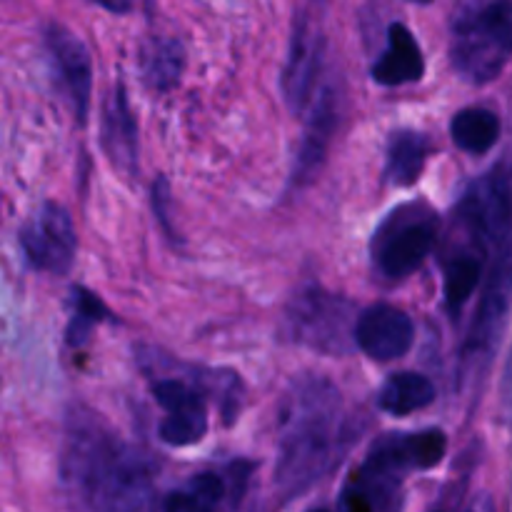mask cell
Segmentation results:
<instances>
[{"label":"cell","instance_id":"cell-1","mask_svg":"<svg viewBox=\"0 0 512 512\" xmlns=\"http://www.w3.org/2000/svg\"><path fill=\"white\" fill-rule=\"evenodd\" d=\"M158 463L120 438L103 418L73 410L60 448V485L90 510H138L155 505Z\"/></svg>","mask_w":512,"mask_h":512},{"label":"cell","instance_id":"cell-2","mask_svg":"<svg viewBox=\"0 0 512 512\" xmlns=\"http://www.w3.org/2000/svg\"><path fill=\"white\" fill-rule=\"evenodd\" d=\"M350 428L343 395L325 378H300L280 408L275 488L283 500L308 493L343 458Z\"/></svg>","mask_w":512,"mask_h":512},{"label":"cell","instance_id":"cell-3","mask_svg":"<svg viewBox=\"0 0 512 512\" xmlns=\"http://www.w3.org/2000/svg\"><path fill=\"white\" fill-rule=\"evenodd\" d=\"M448 453V435L440 428L390 433L375 440L368 458L355 468L340 493L343 510H395L403 505V483L410 473L430 470Z\"/></svg>","mask_w":512,"mask_h":512},{"label":"cell","instance_id":"cell-4","mask_svg":"<svg viewBox=\"0 0 512 512\" xmlns=\"http://www.w3.org/2000/svg\"><path fill=\"white\" fill-rule=\"evenodd\" d=\"M512 58V0H460L450 18V63L470 85L498 78Z\"/></svg>","mask_w":512,"mask_h":512},{"label":"cell","instance_id":"cell-5","mask_svg":"<svg viewBox=\"0 0 512 512\" xmlns=\"http://www.w3.org/2000/svg\"><path fill=\"white\" fill-rule=\"evenodd\" d=\"M238 378L233 373H170L158 368L153 378V398L165 410L160 420L158 435L170 448H188L208 433V395H215L220 408L228 413L233 423V413L238 408Z\"/></svg>","mask_w":512,"mask_h":512},{"label":"cell","instance_id":"cell-6","mask_svg":"<svg viewBox=\"0 0 512 512\" xmlns=\"http://www.w3.org/2000/svg\"><path fill=\"white\" fill-rule=\"evenodd\" d=\"M512 240V175L495 168L468 185L455 205L445 253H470L488 260Z\"/></svg>","mask_w":512,"mask_h":512},{"label":"cell","instance_id":"cell-7","mask_svg":"<svg viewBox=\"0 0 512 512\" xmlns=\"http://www.w3.org/2000/svg\"><path fill=\"white\" fill-rule=\"evenodd\" d=\"M360 310L343 293H330L323 285H305L285 308L283 333L295 345L323 355H348L358 348L355 328Z\"/></svg>","mask_w":512,"mask_h":512},{"label":"cell","instance_id":"cell-8","mask_svg":"<svg viewBox=\"0 0 512 512\" xmlns=\"http://www.w3.org/2000/svg\"><path fill=\"white\" fill-rule=\"evenodd\" d=\"M440 240V215L425 200L390 210L370 238V260L378 275L405 280L430 258Z\"/></svg>","mask_w":512,"mask_h":512},{"label":"cell","instance_id":"cell-9","mask_svg":"<svg viewBox=\"0 0 512 512\" xmlns=\"http://www.w3.org/2000/svg\"><path fill=\"white\" fill-rule=\"evenodd\" d=\"M512 308V240L500 250V258L490 273L485 295L480 300L478 315L470 325L465 343L460 348V363L463 373L478 375L485 373L488 363L493 360L498 340L503 338L505 323Z\"/></svg>","mask_w":512,"mask_h":512},{"label":"cell","instance_id":"cell-10","mask_svg":"<svg viewBox=\"0 0 512 512\" xmlns=\"http://www.w3.org/2000/svg\"><path fill=\"white\" fill-rule=\"evenodd\" d=\"M20 248L33 268L65 275L75 263L78 235L68 210L58 203H40L20 225Z\"/></svg>","mask_w":512,"mask_h":512},{"label":"cell","instance_id":"cell-11","mask_svg":"<svg viewBox=\"0 0 512 512\" xmlns=\"http://www.w3.org/2000/svg\"><path fill=\"white\" fill-rule=\"evenodd\" d=\"M325 70V35L323 28L308 13L295 20L293 38H290L288 58H285L280 90L295 115H305L318 90L323 88Z\"/></svg>","mask_w":512,"mask_h":512},{"label":"cell","instance_id":"cell-12","mask_svg":"<svg viewBox=\"0 0 512 512\" xmlns=\"http://www.w3.org/2000/svg\"><path fill=\"white\" fill-rule=\"evenodd\" d=\"M45 48H48L53 68L58 73L60 85L65 90L70 108L75 118L85 123L90 108V95H93V63L85 48L83 38L68 30L65 25H48L45 30Z\"/></svg>","mask_w":512,"mask_h":512},{"label":"cell","instance_id":"cell-13","mask_svg":"<svg viewBox=\"0 0 512 512\" xmlns=\"http://www.w3.org/2000/svg\"><path fill=\"white\" fill-rule=\"evenodd\" d=\"M360 353L368 355L375 363L398 360L413 348L415 323L405 310L390 303H373L360 313L355 328Z\"/></svg>","mask_w":512,"mask_h":512},{"label":"cell","instance_id":"cell-14","mask_svg":"<svg viewBox=\"0 0 512 512\" xmlns=\"http://www.w3.org/2000/svg\"><path fill=\"white\" fill-rule=\"evenodd\" d=\"M100 145L113 163V168L123 175L138 173V120L128 103L125 85L118 83L108 95L103 108V125H100Z\"/></svg>","mask_w":512,"mask_h":512},{"label":"cell","instance_id":"cell-15","mask_svg":"<svg viewBox=\"0 0 512 512\" xmlns=\"http://www.w3.org/2000/svg\"><path fill=\"white\" fill-rule=\"evenodd\" d=\"M338 113V90H335L333 83H323V88L318 90V95H315V100L303 115L305 133L303 140H300L298 163H295V178L300 183L310 178L320 168V163H323L330 138H333L335 128H338Z\"/></svg>","mask_w":512,"mask_h":512},{"label":"cell","instance_id":"cell-16","mask_svg":"<svg viewBox=\"0 0 512 512\" xmlns=\"http://www.w3.org/2000/svg\"><path fill=\"white\" fill-rule=\"evenodd\" d=\"M425 75V58L418 40L405 23H393L388 28V43L383 55L373 65V80L380 85H408Z\"/></svg>","mask_w":512,"mask_h":512},{"label":"cell","instance_id":"cell-17","mask_svg":"<svg viewBox=\"0 0 512 512\" xmlns=\"http://www.w3.org/2000/svg\"><path fill=\"white\" fill-rule=\"evenodd\" d=\"M435 153L433 140L420 130H395L388 140L383 180L395 188H410L420 180L430 155Z\"/></svg>","mask_w":512,"mask_h":512},{"label":"cell","instance_id":"cell-18","mask_svg":"<svg viewBox=\"0 0 512 512\" xmlns=\"http://www.w3.org/2000/svg\"><path fill=\"white\" fill-rule=\"evenodd\" d=\"M435 398H438V390H435L433 380L413 373V370H405V373H395L385 380L378 393V405L388 415L405 418V415H413L433 405Z\"/></svg>","mask_w":512,"mask_h":512},{"label":"cell","instance_id":"cell-19","mask_svg":"<svg viewBox=\"0 0 512 512\" xmlns=\"http://www.w3.org/2000/svg\"><path fill=\"white\" fill-rule=\"evenodd\" d=\"M235 473H198L193 478L185 480L180 488L170 490L160 508L170 512H200V510H215L225 503L230 495V478Z\"/></svg>","mask_w":512,"mask_h":512},{"label":"cell","instance_id":"cell-20","mask_svg":"<svg viewBox=\"0 0 512 512\" xmlns=\"http://www.w3.org/2000/svg\"><path fill=\"white\" fill-rule=\"evenodd\" d=\"M143 80L155 93H170L180 85L185 73V48L175 38H155L143 48L140 60Z\"/></svg>","mask_w":512,"mask_h":512},{"label":"cell","instance_id":"cell-21","mask_svg":"<svg viewBox=\"0 0 512 512\" xmlns=\"http://www.w3.org/2000/svg\"><path fill=\"white\" fill-rule=\"evenodd\" d=\"M485 273V258L470 253H445L443 258V300L445 310L458 318L478 290Z\"/></svg>","mask_w":512,"mask_h":512},{"label":"cell","instance_id":"cell-22","mask_svg":"<svg viewBox=\"0 0 512 512\" xmlns=\"http://www.w3.org/2000/svg\"><path fill=\"white\" fill-rule=\"evenodd\" d=\"M450 138L463 153L483 155L500 140V118L488 108H463L450 123Z\"/></svg>","mask_w":512,"mask_h":512},{"label":"cell","instance_id":"cell-23","mask_svg":"<svg viewBox=\"0 0 512 512\" xmlns=\"http://www.w3.org/2000/svg\"><path fill=\"white\" fill-rule=\"evenodd\" d=\"M110 318V310L105 308V303L100 298H95L90 290L75 288L73 290V318L68 323V345L80 348V345L88 343L90 333H93L95 325H100L103 320Z\"/></svg>","mask_w":512,"mask_h":512},{"label":"cell","instance_id":"cell-24","mask_svg":"<svg viewBox=\"0 0 512 512\" xmlns=\"http://www.w3.org/2000/svg\"><path fill=\"white\" fill-rule=\"evenodd\" d=\"M500 405H503V415L512 428V350H510L508 363H505L503 385H500Z\"/></svg>","mask_w":512,"mask_h":512},{"label":"cell","instance_id":"cell-25","mask_svg":"<svg viewBox=\"0 0 512 512\" xmlns=\"http://www.w3.org/2000/svg\"><path fill=\"white\" fill-rule=\"evenodd\" d=\"M90 3L100 5V8L110 10V13H115V15H125L133 10L135 0H90Z\"/></svg>","mask_w":512,"mask_h":512},{"label":"cell","instance_id":"cell-26","mask_svg":"<svg viewBox=\"0 0 512 512\" xmlns=\"http://www.w3.org/2000/svg\"><path fill=\"white\" fill-rule=\"evenodd\" d=\"M410 3H418V5H428V3H433V0H410Z\"/></svg>","mask_w":512,"mask_h":512},{"label":"cell","instance_id":"cell-27","mask_svg":"<svg viewBox=\"0 0 512 512\" xmlns=\"http://www.w3.org/2000/svg\"><path fill=\"white\" fill-rule=\"evenodd\" d=\"M313 3H320V0H313Z\"/></svg>","mask_w":512,"mask_h":512}]
</instances>
